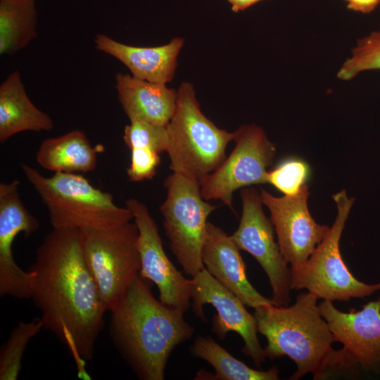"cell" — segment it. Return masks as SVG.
<instances>
[{"label": "cell", "mask_w": 380, "mask_h": 380, "mask_svg": "<svg viewBox=\"0 0 380 380\" xmlns=\"http://www.w3.org/2000/svg\"><path fill=\"white\" fill-rule=\"evenodd\" d=\"M347 3V8L350 10L369 13L379 4L380 0H344Z\"/></svg>", "instance_id": "29"}, {"label": "cell", "mask_w": 380, "mask_h": 380, "mask_svg": "<svg viewBox=\"0 0 380 380\" xmlns=\"http://www.w3.org/2000/svg\"><path fill=\"white\" fill-rule=\"evenodd\" d=\"M36 160L54 173H86L96 167L97 153L84 132L73 129L44 139L36 153Z\"/></svg>", "instance_id": "20"}, {"label": "cell", "mask_w": 380, "mask_h": 380, "mask_svg": "<svg viewBox=\"0 0 380 380\" xmlns=\"http://www.w3.org/2000/svg\"><path fill=\"white\" fill-rule=\"evenodd\" d=\"M232 236L208 222L201 257L208 272L235 294L245 305L257 309L274 305L261 295L248 279L246 265Z\"/></svg>", "instance_id": "16"}, {"label": "cell", "mask_w": 380, "mask_h": 380, "mask_svg": "<svg viewBox=\"0 0 380 380\" xmlns=\"http://www.w3.org/2000/svg\"><path fill=\"white\" fill-rule=\"evenodd\" d=\"M236 145L232 153L213 172L200 182L202 197L220 200L232 208L233 193L253 184H267V168L272 165L276 148L264 130L255 125H243L234 132Z\"/></svg>", "instance_id": "9"}, {"label": "cell", "mask_w": 380, "mask_h": 380, "mask_svg": "<svg viewBox=\"0 0 380 380\" xmlns=\"http://www.w3.org/2000/svg\"><path fill=\"white\" fill-rule=\"evenodd\" d=\"M191 280V305L196 315L205 321L203 305H212L217 312L212 321L213 333L220 339L229 331L237 333L244 343L242 353L260 368L266 355L258 338L255 316L250 314L243 302L217 281L205 267L192 276Z\"/></svg>", "instance_id": "12"}, {"label": "cell", "mask_w": 380, "mask_h": 380, "mask_svg": "<svg viewBox=\"0 0 380 380\" xmlns=\"http://www.w3.org/2000/svg\"><path fill=\"white\" fill-rule=\"evenodd\" d=\"M362 373L356 360L342 348L330 352L313 374V379H357Z\"/></svg>", "instance_id": "27"}, {"label": "cell", "mask_w": 380, "mask_h": 380, "mask_svg": "<svg viewBox=\"0 0 380 380\" xmlns=\"http://www.w3.org/2000/svg\"><path fill=\"white\" fill-rule=\"evenodd\" d=\"M123 139L129 149L150 148L160 154L167 150V125L132 120L125 127Z\"/></svg>", "instance_id": "26"}, {"label": "cell", "mask_w": 380, "mask_h": 380, "mask_svg": "<svg viewBox=\"0 0 380 380\" xmlns=\"http://www.w3.org/2000/svg\"><path fill=\"white\" fill-rule=\"evenodd\" d=\"M110 312V338L143 380H163L171 353L194 332L184 312L156 299L139 275Z\"/></svg>", "instance_id": "2"}, {"label": "cell", "mask_w": 380, "mask_h": 380, "mask_svg": "<svg viewBox=\"0 0 380 380\" xmlns=\"http://www.w3.org/2000/svg\"><path fill=\"white\" fill-rule=\"evenodd\" d=\"M36 0H0V54L11 56L37 37Z\"/></svg>", "instance_id": "22"}, {"label": "cell", "mask_w": 380, "mask_h": 380, "mask_svg": "<svg viewBox=\"0 0 380 380\" xmlns=\"http://www.w3.org/2000/svg\"><path fill=\"white\" fill-rule=\"evenodd\" d=\"M125 205L138 229L139 276L156 285L161 302L185 313L191 305V279L178 271L166 255L158 226L146 205L135 198L127 200Z\"/></svg>", "instance_id": "11"}, {"label": "cell", "mask_w": 380, "mask_h": 380, "mask_svg": "<svg viewBox=\"0 0 380 380\" xmlns=\"http://www.w3.org/2000/svg\"><path fill=\"white\" fill-rule=\"evenodd\" d=\"M317 299L308 291L298 294L291 306L267 305L255 309L258 331L267 341L266 357L287 356L296 363L297 370L291 380L316 373L333 350L335 340L320 314Z\"/></svg>", "instance_id": "3"}, {"label": "cell", "mask_w": 380, "mask_h": 380, "mask_svg": "<svg viewBox=\"0 0 380 380\" xmlns=\"http://www.w3.org/2000/svg\"><path fill=\"white\" fill-rule=\"evenodd\" d=\"M53 127L52 118L28 96L20 72L10 73L0 85V142L23 132H39Z\"/></svg>", "instance_id": "19"}, {"label": "cell", "mask_w": 380, "mask_h": 380, "mask_svg": "<svg viewBox=\"0 0 380 380\" xmlns=\"http://www.w3.org/2000/svg\"><path fill=\"white\" fill-rule=\"evenodd\" d=\"M20 168L46 206L53 228L108 229L133 220L129 208L117 205L112 194L80 174L46 177L26 163Z\"/></svg>", "instance_id": "4"}, {"label": "cell", "mask_w": 380, "mask_h": 380, "mask_svg": "<svg viewBox=\"0 0 380 380\" xmlns=\"http://www.w3.org/2000/svg\"><path fill=\"white\" fill-rule=\"evenodd\" d=\"M167 153L172 172L200 182L226 158L234 132L220 129L202 113L194 86L182 82L175 113L167 125Z\"/></svg>", "instance_id": "5"}, {"label": "cell", "mask_w": 380, "mask_h": 380, "mask_svg": "<svg viewBox=\"0 0 380 380\" xmlns=\"http://www.w3.org/2000/svg\"><path fill=\"white\" fill-rule=\"evenodd\" d=\"M241 197L242 215L232 237L238 248L253 255L265 272L274 304L288 306L291 301V270L274 241L273 225L262 210L261 194L254 188H242Z\"/></svg>", "instance_id": "10"}, {"label": "cell", "mask_w": 380, "mask_h": 380, "mask_svg": "<svg viewBox=\"0 0 380 380\" xmlns=\"http://www.w3.org/2000/svg\"><path fill=\"white\" fill-rule=\"evenodd\" d=\"M318 307L335 341L343 344L363 373L380 374V297L349 312L338 310L330 300Z\"/></svg>", "instance_id": "15"}, {"label": "cell", "mask_w": 380, "mask_h": 380, "mask_svg": "<svg viewBox=\"0 0 380 380\" xmlns=\"http://www.w3.org/2000/svg\"><path fill=\"white\" fill-rule=\"evenodd\" d=\"M337 215L328 232L308 260L299 268L291 269V289H307L318 298L347 301L364 298L380 289V282L367 284L350 272L341 256L340 239L354 203L343 189L332 196Z\"/></svg>", "instance_id": "6"}, {"label": "cell", "mask_w": 380, "mask_h": 380, "mask_svg": "<svg viewBox=\"0 0 380 380\" xmlns=\"http://www.w3.org/2000/svg\"><path fill=\"white\" fill-rule=\"evenodd\" d=\"M308 164L298 158H289L268 171L267 184H272L286 196L299 192L310 176Z\"/></svg>", "instance_id": "25"}, {"label": "cell", "mask_w": 380, "mask_h": 380, "mask_svg": "<svg viewBox=\"0 0 380 380\" xmlns=\"http://www.w3.org/2000/svg\"><path fill=\"white\" fill-rule=\"evenodd\" d=\"M380 70V28L360 39L351 56L340 68L337 77L350 80L366 70Z\"/></svg>", "instance_id": "24"}, {"label": "cell", "mask_w": 380, "mask_h": 380, "mask_svg": "<svg viewBox=\"0 0 380 380\" xmlns=\"http://www.w3.org/2000/svg\"><path fill=\"white\" fill-rule=\"evenodd\" d=\"M115 89L121 106L129 119L167 125L177 104V91L155 83L118 73Z\"/></svg>", "instance_id": "18"}, {"label": "cell", "mask_w": 380, "mask_h": 380, "mask_svg": "<svg viewBox=\"0 0 380 380\" xmlns=\"http://www.w3.org/2000/svg\"><path fill=\"white\" fill-rule=\"evenodd\" d=\"M43 328L40 318L20 322L0 350V380H16L22 367V357L29 341Z\"/></svg>", "instance_id": "23"}, {"label": "cell", "mask_w": 380, "mask_h": 380, "mask_svg": "<svg viewBox=\"0 0 380 380\" xmlns=\"http://www.w3.org/2000/svg\"><path fill=\"white\" fill-rule=\"evenodd\" d=\"M164 186L167 195L160 210L165 235L182 270L192 277L204 267L201 251L207 219L218 206L205 201L196 180L172 172Z\"/></svg>", "instance_id": "8"}, {"label": "cell", "mask_w": 380, "mask_h": 380, "mask_svg": "<svg viewBox=\"0 0 380 380\" xmlns=\"http://www.w3.org/2000/svg\"><path fill=\"white\" fill-rule=\"evenodd\" d=\"M262 0H228L232 11L238 13L243 11Z\"/></svg>", "instance_id": "30"}, {"label": "cell", "mask_w": 380, "mask_h": 380, "mask_svg": "<svg viewBox=\"0 0 380 380\" xmlns=\"http://www.w3.org/2000/svg\"><path fill=\"white\" fill-rule=\"evenodd\" d=\"M84 258L106 310H113L139 275L138 229L127 222L108 229H80Z\"/></svg>", "instance_id": "7"}, {"label": "cell", "mask_w": 380, "mask_h": 380, "mask_svg": "<svg viewBox=\"0 0 380 380\" xmlns=\"http://www.w3.org/2000/svg\"><path fill=\"white\" fill-rule=\"evenodd\" d=\"M19 184L16 179L0 184V296L27 299L31 297L33 272H25L17 265L12 247L18 234L31 236L39 223L24 205Z\"/></svg>", "instance_id": "14"}, {"label": "cell", "mask_w": 380, "mask_h": 380, "mask_svg": "<svg viewBox=\"0 0 380 380\" xmlns=\"http://www.w3.org/2000/svg\"><path fill=\"white\" fill-rule=\"evenodd\" d=\"M131 150V160L127 175L132 182L152 179L160 163V153L150 148H134Z\"/></svg>", "instance_id": "28"}, {"label": "cell", "mask_w": 380, "mask_h": 380, "mask_svg": "<svg viewBox=\"0 0 380 380\" xmlns=\"http://www.w3.org/2000/svg\"><path fill=\"white\" fill-rule=\"evenodd\" d=\"M94 44L97 50L124 64L134 77L166 84L174 77L177 56L184 45V39L175 37L162 46L140 47L99 34L94 38Z\"/></svg>", "instance_id": "17"}, {"label": "cell", "mask_w": 380, "mask_h": 380, "mask_svg": "<svg viewBox=\"0 0 380 380\" xmlns=\"http://www.w3.org/2000/svg\"><path fill=\"white\" fill-rule=\"evenodd\" d=\"M262 201L270 212L280 251L291 269L300 267L322 241L329 227L317 224L308 208L309 186L295 195L276 197L265 189Z\"/></svg>", "instance_id": "13"}, {"label": "cell", "mask_w": 380, "mask_h": 380, "mask_svg": "<svg viewBox=\"0 0 380 380\" xmlns=\"http://www.w3.org/2000/svg\"><path fill=\"white\" fill-rule=\"evenodd\" d=\"M191 353L208 362L215 374L200 370L195 379L206 380H277L279 370L274 366L267 371L254 369L234 357L212 338L198 336L190 348Z\"/></svg>", "instance_id": "21"}, {"label": "cell", "mask_w": 380, "mask_h": 380, "mask_svg": "<svg viewBox=\"0 0 380 380\" xmlns=\"http://www.w3.org/2000/svg\"><path fill=\"white\" fill-rule=\"evenodd\" d=\"M30 298L43 328L68 346L77 362L93 358L107 311L85 262L80 229L53 228L35 253Z\"/></svg>", "instance_id": "1"}]
</instances>
